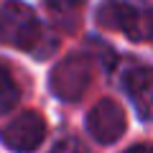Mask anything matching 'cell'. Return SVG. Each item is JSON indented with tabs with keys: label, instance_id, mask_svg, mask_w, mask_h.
<instances>
[{
	"label": "cell",
	"instance_id": "cell-8",
	"mask_svg": "<svg viewBox=\"0 0 153 153\" xmlns=\"http://www.w3.org/2000/svg\"><path fill=\"white\" fill-rule=\"evenodd\" d=\"M21 100V92H18V84L13 79V74L0 64V115L10 112L13 107L18 105Z\"/></svg>",
	"mask_w": 153,
	"mask_h": 153
},
{
	"label": "cell",
	"instance_id": "cell-9",
	"mask_svg": "<svg viewBox=\"0 0 153 153\" xmlns=\"http://www.w3.org/2000/svg\"><path fill=\"white\" fill-rule=\"evenodd\" d=\"M51 153H87V151H84V146L76 138H64V140H59L54 146Z\"/></svg>",
	"mask_w": 153,
	"mask_h": 153
},
{
	"label": "cell",
	"instance_id": "cell-10",
	"mask_svg": "<svg viewBox=\"0 0 153 153\" xmlns=\"http://www.w3.org/2000/svg\"><path fill=\"white\" fill-rule=\"evenodd\" d=\"M125 153H153V146H143V143H138V146H133V148H128Z\"/></svg>",
	"mask_w": 153,
	"mask_h": 153
},
{
	"label": "cell",
	"instance_id": "cell-6",
	"mask_svg": "<svg viewBox=\"0 0 153 153\" xmlns=\"http://www.w3.org/2000/svg\"><path fill=\"white\" fill-rule=\"evenodd\" d=\"M123 84H125L128 97L135 105L138 115L146 120H153V69L151 66L128 69V74L123 76Z\"/></svg>",
	"mask_w": 153,
	"mask_h": 153
},
{
	"label": "cell",
	"instance_id": "cell-5",
	"mask_svg": "<svg viewBox=\"0 0 153 153\" xmlns=\"http://www.w3.org/2000/svg\"><path fill=\"white\" fill-rule=\"evenodd\" d=\"M128 128L125 110L115 100H100L87 115V130L97 143H115L120 140Z\"/></svg>",
	"mask_w": 153,
	"mask_h": 153
},
{
	"label": "cell",
	"instance_id": "cell-1",
	"mask_svg": "<svg viewBox=\"0 0 153 153\" xmlns=\"http://www.w3.org/2000/svg\"><path fill=\"white\" fill-rule=\"evenodd\" d=\"M94 18L100 26L123 31L138 44L153 38V8L140 0H105Z\"/></svg>",
	"mask_w": 153,
	"mask_h": 153
},
{
	"label": "cell",
	"instance_id": "cell-2",
	"mask_svg": "<svg viewBox=\"0 0 153 153\" xmlns=\"http://www.w3.org/2000/svg\"><path fill=\"white\" fill-rule=\"evenodd\" d=\"M0 41L26 51L36 49L41 41V23L33 8L18 0H10L0 8Z\"/></svg>",
	"mask_w": 153,
	"mask_h": 153
},
{
	"label": "cell",
	"instance_id": "cell-7",
	"mask_svg": "<svg viewBox=\"0 0 153 153\" xmlns=\"http://www.w3.org/2000/svg\"><path fill=\"white\" fill-rule=\"evenodd\" d=\"M84 3H87V0H46V10H49L51 21L59 28L74 31V28L79 26Z\"/></svg>",
	"mask_w": 153,
	"mask_h": 153
},
{
	"label": "cell",
	"instance_id": "cell-3",
	"mask_svg": "<svg viewBox=\"0 0 153 153\" xmlns=\"http://www.w3.org/2000/svg\"><path fill=\"white\" fill-rule=\"evenodd\" d=\"M92 82V61L82 54H71L61 59L59 64L51 69L49 87L59 100L74 102L84 94V89Z\"/></svg>",
	"mask_w": 153,
	"mask_h": 153
},
{
	"label": "cell",
	"instance_id": "cell-4",
	"mask_svg": "<svg viewBox=\"0 0 153 153\" xmlns=\"http://www.w3.org/2000/svg\"><path fill=\"white\" fill-rule=\"evenodd\" d=\"M46 138V123L44 117L33 110L16 115L10 123H5V128L0 130V140L5 143L10 151L16 153H31L36 151Z\"/></svg>",
	"mask_w": 153,
	"mask_h": 153
}]
</instances>
